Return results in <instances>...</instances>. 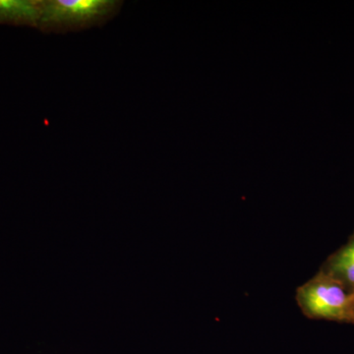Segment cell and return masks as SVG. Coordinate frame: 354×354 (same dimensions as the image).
Here are the masks:
<instances>
[{
    "mask_svg": "<svg viewBox=\"0 0 354 354\" xmlns=\"http://www.w3.org/2000/svg\"><path fill=\"white\" fill-rule=\"evenodd\" d=\"M123 4L122 0H44L37 29L65 35L102 27L120 14Z\"/></svg>",
    "mask_w": 354,
    "mask_h": 354,
    "instance_id": "obj_1",
    "label": "cell"
},
{
    "mask_svg": "<svg viewBox=\"0 0 354 354\" xmlns=\"http://www.w3.org/2000/svg\"><path fill=\"white\" fill-rule=\"evenodd\" d=\"M297 300L310 319L354 324V293L323 272L298 288Z\"/></svg>",
    "mask_w": 354,
    "mask_h": 354,
    "instance_id": "obj_2",
    "label": "cell"
},
{
    "mask_svg": "<svg viewBox=\"0 0 354 354\" xmlns=\"http://www.w3.org/2000/svg\"><path fill=\"white\" fill-rule=\"evenodd\" d=\"M44 0H0V24L38 28Z\"/></svg>",
    "mask_w": 354,
    "mask_h": 354,
    "instance_id": "obj_3",
    "label": "cell"
},
{
    "mask_svg": "<svg viewBox=\"0 0 354 354\" xmlns=\"http://www.w3.org/2000/svg\"><path fill=\"white\" fill-rule=\"evenodd\" d=\"M320 271L354 293V234L344 246L326 260Z\"/></svg>",
    "mask_w": 354,
    "mask_h": 354,
    "instance_id": "obj_4",
    "label": "cell"
}]
</instances>
